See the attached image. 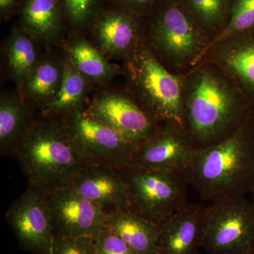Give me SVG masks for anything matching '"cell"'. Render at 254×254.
<instances>
[{"instance_id": "obj_14", "label": "cell", "mask_w": 254, "mask_h": 254, "mask_svg": "<svg viewBox=\"0 0 254 254\" xmlns=\"http://www.w3.org/2000/svg\"><path fill=\"white\" fill-rule=\"evenodd\" d=\"M201 61L215 64L225 71L252 105L254 100V36L252 28L215 42L209 46Z\"/></svg>"}, {"instance_id": "obj_19", "label": "cell", "mask_w": 254, "mask_h": 254, "mask_svg": "<svg viewBox=\"0 0 254 254\" xmlns=\"http://www.w3.org/2000/svg\"><path fill=\"white\" fill-rule=\"evenodd\" d=\"M64 23L60 0H23L21 4L20 28L34 41H53Z\"/></svg>"}, {"instance_id": "obj_33", "label": "cell", "mask_w": 254, "mask_h": 254, "mask_svg": "<svg viewBox=\"0 0 254 254\" xmlns=\"http://www.w3.org/2000/svg\"><path fill=\"white\" fill-rule=\"evenodd\" d=\"M248 254H254V252H251V253Z\"/></svg>"}, {"instance_id": "obj_22", "label": "cell", "mask_w": 254, "mask_h": 254, "mask_svg": "<svg viewBox=\"0 0 254 254\" xmlns=\"http://www.w3.org/2000/svg\"><path fill=\"white\" fill-rule=\"evenodd\" d=\"M34 40L21 28H13L5 53L10 75L21 89L41 62Z\"/></svg>"}, {"instance_id": "obj_7", "label": "cell", "mask_w": 254, "mask_h": 254, "mask_svg": "<svg viewBox=\"0 0 254 254\" xmlns=\"http://www.w3.org/2000/svg\"><path fill=\"white\" fill-rule=\"evenodd\" d=\"M201 248L210 254L254 251V210L245 196L211 202L204 208Z\"/></svg>"}, {"instance_id": "obj_13", "label": "cell", "mask_w": 254, "mask_h": 254, "mask_svg": "<svg viewBox=\"0 0 254 254\" xmlns=\"http://www.w3.org/2000/svg\"><path fill=\"white\" fill-rule=\"evenodd\" d=\"M87 110L136 145L148 138L159 125L129 93L111 92L100 95Z\"/></svg>"}, {"instance_id": "obj_10", "label": "cell", "mask_w": 254, "mask_h": 254, "mask_svg": "<svg viewBox=\"0 0 254 254\" xmlns=\"http://www.w3.org/2000/svg\"><path fill=\"white\" fill-rule=\"evenodd\" d=\"M54 236L97 238L105 228L108 213L71 186L48 193Z\"/></svg>"}, {"instance_id": "obj_31", "label": "cell", "mask_w": 254, "mask_h": 254, "mask_svg": "<svg viewBox=\"0 0 254 254\" xmlns=\"http://www.w3.org/2000/svg\"><path fill=\"white\" fill-rule=\"evenodd\" d=\"M249 122H250L254 130V105L252 106V112H251L250 116L249 118Z\"/></svg>"}, {"instance_id": "obj_29", "label": "cell", "mask_w": 254, "mask_h": 254, "mask_svg": "<svg viewBox=\"0 0 254 254\" xmlns=\"http://www.w3.org/2000/svg\"><path fill=\"white\" fill-rule=\"evenodd\" d=\"M158 0H111L112 4L123 8L136 16L147 18Z\"/></svg>"}, {"instance_id": "obj_23", "label": "cell", "mask_w": 254, "mask_h": 254, "mask_svg": "<svg viewBox=\"0 0 254 254\" xmlns=\"http://www.w3.org/2000/svg\"><path fill=\"white\" fill-rule=\"evenodd\" d=\"M66 58L86 81L104 82L119 72L99 49L84 39L73 41L68 47Z\"/></svg>"}, {"instance_id": "obj_8", "label": "cell", "mask_w": 254, "mask_h": 254, "mask_svg": "<svg viewBox=\"0 0 254 254\" xmlns=\"http://www.w3.org/2000/svg\"><path fill=\"white\" fill-rule=\"evenodd\" d=\"M61 118L92 163L103 164L118 169L131 165L136 145L95 118L87 108Z\"/></svg>"}, {"instance_id": "obj_17", "label": "cell", "mask_w": 254, "mask_h": 254, "mask_svg": "<svg viewBox=\"0 0 254 254\" xmlns=\"http://www.w3.org/2000/svg\"><path fill=\"white\" fill-rule=\"evenodd\" d=\"M113 232L135 254H157L160 226L126 210L108 212L105 228Z\"/></svg>"}, {"instance_id": "obj_9", "label": "cell", "mask_w": 254, "mask_h": 254, "mask_svg": "<svg viewBox=\"0 0 254 254\" xmlns=\"http://www.w3.org/2000/svg\"><path fill=\"white\" fill-rule=\"evenodd\" d=\"M6 218L21 248L35 254H53L54 232L46 192L28 186L8 209Z\"/></svg>"}, {"instance_id": "obj_20", "label": "cell", "mask_w": 254, "mask_h": 254, "mask_svg": "<svg viewBox=\"0 0 254 254\" xmlns=\"http://www.w3.org/2000/svg\"><path fill=\"white\" fill-rule=\"evenodd\" d=\"M63 77V64L53 60H41L21 87L24 100L42 113L59 91Z\"/></svg>"}, {"instance_id": "obj_18", "label": "cell", "mask_w": 254, "mask_h": 254, "mask_svg": "<svg viewBox=\"0 0 254 254\" xmlns=\"http://www.w3.org/2000/svg\"><path fill=\"white\" fill-rule=\"evenodd\" d=\"M36 117L34 108L22 95L7 93L0 99V153L1 157L12 155Z\"/></svg>"}, {"instance_id": "obj_28", "label": "cell", "mask_w": 254, "mask_h": 254, "mask_svg": "<svg viewBox=\"0 0 254 254\" xmlns=\"http://www.w3.org/2000/svg\"><path fill=\"white\" fill-rule=\"evenodd\" d=\"M95 247L96 254H135L120 237L107 229L95 239Z\"/></svg>"}, {"instance_id": "obj_3", "label": "cell", "mask_w": 254, "mask_h": 254, "mask_svg": "<svg viewBox=\"0 0 254 254\" xmlns=\"http://www.w3.org/2000/svg\"><path fill=\"white\" fill-rule=\"evenodd\" d=\"M203 200L245 196L254 188V130L247 120L218 143L195 149L186 171Z\"/></svg>"}, {"instance_id": "obj_12", "label": "cell", "mask_w": 254, "mask_h": 254, "mask_svg": "<svg viewBox=\"0 0 254 254\" xmlns=\"http://www.w3.org/2000/svg\"><path fill=\"white\" fill-rule=\"evenodd\" d=\"M145 20L113 4L102 6L90 26L103 55L124 60L144 41Z\"/></svg>"}, {"instance_id": "obj_27", "label": "cell", "mask_w": 254, "mask_h": 254, "mask_svg": "<svg viewBox=\"0 0 254 254\" xmlns=\"http://www.w3.org/2000/svg\"><path fill=\"white\" fill-rule=\"evenodd\" d=\"M52 254H96L95 238L54 236Z\"/></svg>"}, {"instance_id": "obj_25", "label": "cell", "mask_w": 254, "mask_h": 254, "mask_svg": "<svg viewBox=\"0 0 254 254\" xmlns=\"http://www.w3.org/2000/svg\"><path fill=\"white\" fill-rule=\"evenodd\" d=\"M65 22L75 28L89 26L102 8V0H60Z\"/></svg>"}, {"instance_id": "obj_21", "label": "cell", "mask_w": 254, "mask_h": 254, "mask_svg": "<svg viewBox=\"0 0 254 254\" xmlns=\"http://www.w3.org/2000/svg\"><path fill=\"white\" fill-rule=\"evenodd\" d=\"M63 64V77L58 94L43 110L41 115L63 118L68 114L85 109L86 80L65 59Z\"/></svg>"}, {"instance_id": "obj_26", "label": "cell", "mask_w": 254, "mask_h": 254, "mask_svg": "<svg viewBox=\"0 0 254 254\" xmlns=\"http://www.w3.org/2000/svg\"><path fill=\"white\" fill-rule=\"evenodd\" d=\"M254 27V0H235L230 22L221 35L211 44L230 35ZM210 44V45H211Z\"/></svg>"}, {"instance_id": "obj_30", "label": "cell", "mask_w": 254, "mask_h": 254, "mask_svg": "<svg viewBox=\"0 0 254 254\" xmlns=\"http://www.w3.org/2000/svg\"><path fill=\"white\" fill-rule=\"evenodd\" d=\"M18 6V0H0V11L3 16H9Z\"/></svg>"}, {"instance_id": "obj_24", "label": "cell", "mask_w": 254, "mask_h": 254, "mask_svg": "<svg viewBox=\"0 0 254 254\" xmlns=\"http://www.w3.org/2000/svg\"><path fill=\"white\" fill-rule=\"evenodd\" d=\"M182 1L195 21L213 42L222 34L230 22L235 0Z\"/></svg>"}, {"instance_id": "obj_16", "label": "cell", "mask_w": 254, "mask_h": 254, "mask_svg": "<svg viewBox=\"0 0 254 254\" xmlns=\"http://www.w3.org/2000/svg\"><path fill=\"white\" fill-rule=\"evenodd\" d=\"M204 208L187 202L160 225L157 254H200Z\"/></svg>"}, {"instance_id": "obj_15", "label": "cell", "mask_w": 254, "mask_h": 254, "mask_svg": "<svg viewBox=\"0 0 254 254\" xmlns=\"http://www.w3.org/2000/svg\"><path fill=\"white\" fill-rule=\"evenodd\" d=\"M71 186L107 213L128 211L126 186L120 169L103 164H91L78 172Z\"/></svg>"}, {"instance_id": "obj_6", "label": "cell", "mask_w": 254, "mask_h": 254, "mask_svg": "<svg viewBox=\"0 0 254 254\" xmlns=\"http://www.w3.org/2000/svg\"><path fill=\"white\" fill-rule=\"evenodd\" d=\"M120 170L128 211L137 216L160 225L187 203L186 173L133 165Z\"/></svg>"}, {"instance_id": "obj_11", "label": "cell", "mask_w": 254, "mask_h": 254, "mask_svg": "<svg viewBox=\"0 0 254 254\" xmlns=\"http://www.w3.org/2000/svg\"><path fill=\"white\" fill-rule=\"evenodd\" d=\"M195 150L185 128L159 124L148 138L136 145L130 165L186 173Z\"/></svg>"}, {"instance_id": "obj_32", "label": "cell", "mask_w": 254, "mask_h": 254, "mask_svg": "<svg viewBox=\"0 0 254 254\" xmlns=\"http://www.w3.org/2000/svg\"><path fill=\"white\" fill-rule=\"evenodd\" d=\"M251 193H252V205H253L254 207V188L253 189V190H252V192H251Z\"/></svg>"}, {"instance_id": "obj_1", "label": "cell", "mask_w": 254, "mask_h": 254, "mask_svg": "<svg viewBox=\"0 0 254 254\" xmlns=\"http://www.w3.org/2000/svg\"><path fill=\"white\" fill-rule=\"evenodd\" d=\"M182 100L184 128L195 149L231 135L247 123L252 110L233 79L206 61L184 75Z\"/></svg>"}, {"instance_id": "obj_5", "label": "cell", "mask_w": 254, "mask_h": 254, "mask_svg": "<svg viewBox=\"0 0 254 254\" xmlns=\"http://www.w3.org/2000/svg\"><path fill=\"white\" fill-rule=\"evenodd\" d=\"M123 69L128 93L153 121L184 128V75L165 67L145 40L124 59Z\"/></svg>"}, {"instance_id": "obj_4", "label": "cell", "mask_w": 254, "mask_h": 254, "mask_svg": "<svg viewBox=\"0 0 254 254\" xmlns=\"http://www.w3.org/2000/svg\"><path fill=\"white\" fill-rule=\"evenodd\" d=\"M145 41L164 66L179 75L200 63L212 43L182 0H158L145 20Z\"/></svg>"}, {"instance_id": "obj_2", "label": "cell", "mask_w": 254, "mask_h": 254, "mask_svg": "<svg viewBox=\"0 0 254 254\" xmlns=\"http://www.w3.org/2000/svg\"><path fill=\"white\" fill-rule=\"evenodd\" d=\"M28 186L49 193L71 186L73 178L92 163L61 118L40 113L12 153Z\"/></svg>"}]
</instances>
